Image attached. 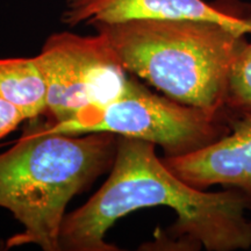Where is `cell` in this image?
<instances>
[{
	"label": "cell",
	"instance_id": "3957f363",
	"mask_svg": "<svg viewBox=\"0 0 251 251\" xmlns=\"http://www.w3.org/2000/svg\"><path fill=\"white\" fill-rule=\"evenodd\" d=\"M94 29L130 75L175 101L229 120V75L246 34L200 19H137Z\"/></svg>",
	"mask_w": 251,
	"mask_h": 251
},
{
	"label": "cell",
	"instance_id": "8992f818",
	"mask_svg": "<svg viewBox=\"0 0 251 251\" xmlns=\"http://www.w3.org/2000/svg\"><path fill=\"white\" fill-rule=\"evenodd\" d=\"M61 19L70 27L93 28L137 19H200L251 34V12L205 0H67Z\"/></svg>",
	"mask_w": 251,
	"mask_h": 251
},
{
	"label": "cell",
	"instance_id": "52a82bcc",
	"mask_svg": "<svg viewBox=\"0 0 251 251\" xmlns=\"http://www.w3.org/2000/svg\"><path fill=\"white\" fill-rule=\"evenodd\" d=\"M228 125V133L215 142L163 161L191 186L235 188L251 200V114L230 118Z\"/></svg>",
	"mask_w": 251,
	"mask_h": 251
},
{
	"label": "cell",
	"instance_id": "30bf717a",
	"mask_svg": "<svg viewBox=\"0 0 251 251\" xmlns=\"http://www.w3.org/2000/svg\"><path fill=\"white\" fill-rule=\"evenodd\" d=\"M26 120L20 109L0 97V140L17 129Z\"/></svg>",
	"mask_w": 251,
	"mask_h": 251
},
{
	"label": "cell",
	"instance_id": "9c48e42d",
	"mask_svg": "<svg viewBox=\"0 0 251 251\" xmlns=\"http://www.w3.org/2000/svg\"><path fill=\"white\" fill-rule=\"evenodd\" d=\"M226 113L228 119L251 114V42L246 43L229 75Z\"/></svg>",
	"mask_w": 251,
	"mask_h": 251
},
{
	"label": "cell",
	"instance_id": "6da1fadb",
	"mask_svg": "<svg viewBox=\"0 0 251 251\" xmlns=\"http://www.w3.org/2000/svg\"><path fill=\"white\" fill-rule=\"evenodd\" d=\"M155 144L118 136L108 179L87 202L65 215L61 250L117 251L105 235L119 219L156 206L174 209L177 221L166 238L171 250L251 249V200L235 188H196L156 155Z\"/></svg>",
	"mask_w": 251,
	"mask_h": 251
},
{
	"label": "cell",
	"instance_id": "ba28073f",
	"mask_svg": "<svg viewBox=\"0 0 251 251\" xmlns=\"http://www.w3.org/2000/svg\"><path fill=\"white\" fill-rule=\"evenodd\" d=\"M47 83L34 57L0 58V97L31 120L45 115Z\"/></svg>",
	"mask_w": 251,
	"mask_h": 251
},
{
	"label": "cell",
	"instance_id": "5b68a950",
	"mask_svg": "<svg viewBox=\"0 0 251 251\" xmlns=\"http://www.w3.org/2000/svg\"><path fill=\"white\" fill-rule=\"evenodd\" d=\"M34 58L48 91L43 117L51 124L74 120L114 101L125 92L130 77L100 33H55Z\"/></svg>",
	"mask_w": 251,
	"mask_h": 251
},
{
	"label": "cell",
	"instance_id": "277c9868",
	"mask_svg": "<svg viewBox=\"0 0 251 251\" xmlns=\"http://www.w3.org/2000/svg\"><path fill=\"white\" fill-rule=\"evenodd\" d=\"M47 129L63 135L109 133L161 147L165 157H177L208 146L229 131L228 121L202 109L183 105L147 89L129 77L125 92L103 107Z\"/></svg>",
	"mask_w": 251,
	"mask_h": 251
},
{
	"label": "cell",
	"instance_id": "7a4b0ae2",
	"mask_svg": "<svg viewBox=\"0 0 251 251\" xmlns=\"http://www.w3.org/2000/svg\"><path fill=\"white\" fill-rule=\"evenodd\" d=\"M118 136L109 133L63 135L31 119L15 146L0 153V207L24 230L7 247L36 244L61 250V230L70 200L112 168Z\"/></svg>",
	"mask_w": 251,
	"mask_h": 251
}]
</instances>
